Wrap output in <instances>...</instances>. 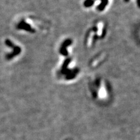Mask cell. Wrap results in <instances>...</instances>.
Listing matches in <instances>:
<instances>
[{
  "mask_svg": "<svg viewBox=\"0 0 140 140\" xmlns=\"http://www.w3.org/2000/svg\"><path fill=\"white\" fill-rule=\"evenodd\" d=\"M19 27H21V28H24V29H26L27 30H29V28H30V27H29V25H28V24H26L25 23H22L21 24V25H19Z\"/></svg>",
  "mask_w": 140,
  "mask_h": 140,
  "instance_id": "5b68a950",
  "label": "cell"
},
{
  "mask_svg": "<svg viewBox=\"0 0 140 140\" xmlns=\"http://www.w3.org/2000/svg\"><path fill=\"white\" fill-rule=\"evenodd\" d=\"M72 43V41L71 40H67L64 42V43L62 45L61 48L60 49V52L64 56H67L68 54V52L67 50V47Z\"/></svg>",
  "mask_w": 140,
  "mask_h": 140,
  "instance_id": "6da1fadb",
  "label": "cell"
},
{
  "mask_svg": "<svg viewBox=\"0 0 140 140\" xmlns=\"http://www.w3.org/2000/svg\"><path fill=\"white\" fill-rule=\"evenodd\" d=\"M79 71V69L78 68L76 69H74V70H72V71L71 74H69V75H68L67 76V79H71L72 78H74L76 76V75L77 74L78 72Z\"/></svg>",
  "mask_w": 140,
  "mask_h": 140,
  "instance_id": "3957f363",
  "label": "cell"
},
{
  "mask_svg": "<svg viewBox=\"0 0 140 140\" xmlns=\"http://www.w3.org/2000/svg\"><path fill=\"white\" fill-rule=\"evenodd\" d=\"M107 4H108V0H101V3L97 7V9L102 11L104 9Z\"/></svg>",
  "mask_w": 140,
  "mask_h": 140,
  "instance_id": "7a4b0ae2",
  "label": "cell"
},
{
  "mask_svg": "<svg viewBox=\"0 0 140 140\" xmlns=\"http://www.w3.org/2000/svg\"><path fill=\"white\" fill-rule=\"evenodd\" d=\"M129 1H130V0H124V1L126 2H129Z\"/></svg>",
  "mask_w": 140,
  "mask_h": 140,
  "instance_id": "52a82bcc",
  "label": "cell"
},
{
  "mask_svg": "<svg viewBox=\"0 0 140 140\" xmlns=\"http://www.w3.org/2000/svg\"><path fill=\"white\" fill-rule=\"evenodd\" d=\"M95 3V1L94 0H85V2H83V5L85 7L88 8L92 7V5Z\"/></svg>",
  "mask_w": 140,
  "mask_h": 140,
  "instance_id": "277c9868",
  "label": "cell"
},
{
  "mask_svg": "<svg viewBox=\"0 0 140 140\" xmlns=\"http://www.w3.org/2000/svg\"><path fill=\"white\" fill-rule=\"evenodd\" d=\"M137 5L139 8H140V0H137Z\"/></svg>",
  "mask_w": 140,
  "mask_h": 140,
  "instance_id": "8992f818",
  "label": "cell"
}]
</instances>
